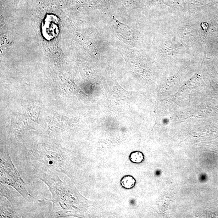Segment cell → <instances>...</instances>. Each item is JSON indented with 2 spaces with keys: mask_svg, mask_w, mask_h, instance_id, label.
<instances>
[{
  "mask_svg": "<svg viewBox=\"0 0 218 218\" xmlns=\"http://www.w3.org/2000/svg\"><path fill=\"white\" fill-rule=\"evenodd\" d=\"M120 183L121 186L123 188L130 189L135 186L136 180L131 175H125L121 179Z\"/></svg>",
  "mask_w": 218,
  "mask_h": 218,
  "instance_id": "4",
  "label": "cell"
},
{
  "mask_svg": "<svg viewBox=\"0 0 218 218\" xmlns=\"http://www.w3.org/2000/svg\"><path fill=\"white\" fill-rule=\"evenodd\" d=\"M145 157L143 154L139 151H133L130 154L129 159L132 163L140 164L144 160Z\"/></svg>",
  "mask_w": 218,
  "mask_h": 218,
  "instance_id": "5",
  "label": "cell"
},
{
  "mask_svg": "<svg viewBox=\"0 0 218 218\" xmlns=\"http://www.w3.org/2000/svg\"><path fill=\"white\" fill-rule=\"evenodd\" d=\"M31 159L42 163L47 168L66 173L64 153L60 151L43 149L33 150L28 154Z\"/></svg>",
  "mask_w": 218,
  "mask_h": 218,
  "instance_id": "3",
  "label": "cell"
},
{
  "mask_svg": "<svg viewBox=\"0 0 218 218\" xmlns=\"http://www.w3.org/2000/svg\"><path fill=\"white\" fill-rule=\"evenodd\" d=\"M40 179L48 186L52 195V212L56 217L70 216L77 207L72 187L66 182H63L59 176L50 170H44Z\"/></svg>",
  "mask_w": 218,
  "mask_h": 218,
  "instance_id": "1",
  "label": "cell"
},
{
  "mask_svg": "<svg viewBox=\"0 0 218 218\" xmlns=\"http://www.w3.org/2000/svg\"><path fill=\"white\" fill-rule=\"evenodd\" d=\"M18 216L16 213L9 208L6 207L5 206H1V218L18 217Z\"/></svg>",
  "mask_w": 218,
  "mask_h": 218,
  "instance_id": "6",
  "label": "cell"
},
{
  "mask_svg": "<svg viewBox=\"0 0 218 218\" xmlns=\"http://www.w3.org/2000/svg\"><path fill=\"white\" fill-rule=\"evenodd\" d=\"M1 183L14 188L27 200L33 197L27 191L26 185L19 172L14 166L8 152L1 153Z\"/></svg>",
  "mask_w": 218,
  "mask_h": 218,
  "instance_id": "2",
  "label": "cell"
}]
</instances>
